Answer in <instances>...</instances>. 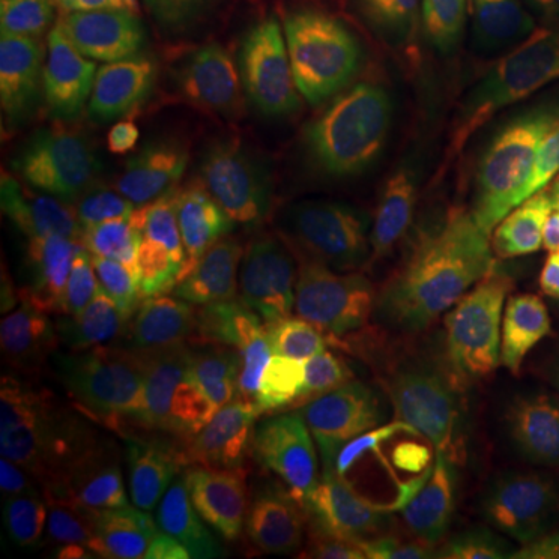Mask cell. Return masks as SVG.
<instances>
[{
	"instance_id": "obj_7",
	"label": "cell",
	"mask_w": 559,
	"mask_h": 559,
	"mask_svg": "<svg viewBox=\"0 0 559 559\" xmlns=\"http://www.w3.org/2000/svg\"><path fill=\"white\" fill-rule=\"evenodd\" d=\"M311 124L283 109L209 128L193 140L175 205L180 237L212 246L286 209L311 165Z\"/></svg>"
},
{
	"instance_id": "obj_16",
	"label": "cell",
	"mask_w": 559,
	"mask_h": 559,
	"mask_svg": "<svg viewBox=\"0 0 559 559\" xmlns=\"http://www.w3.org/2000/svg\"><path fill=\"white\" fill-rule=\"evenodd\" d=\"M485 510L479 481L448 473L401 513L367 559H476Z\"/></svg>"
},
{
	"instance_id": "obj_20",
	"label": "cell",
	"mask_w": 559,
	"mask_h": 559,
	"mask_svg": "<svg viewBox=\"0 0 559 559\" xmlns=\"http://www.w3.org/2000/svg\"><path fill=\"white\" fill-rule=\"evenodd\" d=\"M280 264L274 249L261 240L230 246L215 267V299L224 308H249L267 299L277 283Z\"/></svg>"
},
{
	"instance_id": "obj_18",
	"label": "cell",
	"mask_w": 559,
	"mask_h": 559,
	"mask_svg": "<svg viewBox=\"0 0 559 559\" xmlns=\"http://www.w3.org/2000/svg\"><path fill=\"white\" fill-rule=\"evenodd\" d=\"M423 0H289L305 35L326 57L364 62L382 53L417 20Z\"/></svg>"
},
{
	"instance_id": "obj_2",
	"label": "cell",
	"mask_w": 559,
	"mask_h": 559,
	"mask_svg": "<svg viewBox=\"0 0 559 559\" xmlns=\"http://www.w3.org/2000/svg\"><path fill=\"white\" fill-rule=\"evenodd\" d=\"M401 364L463 439L516 451L544 414V352L516 308L481 280H439L401 323Z\"/></svg>"
},
{
	"instance_id": "obj_11",
	"label": "cell",
	"mask_w": 559,
	"mask_h": 559,
	"mask_svg": "<svg viewBox=\"0 0 559 559\" xmlns=\"http://www.w3.org/2000/svg\"><path fill=\"white\" fill-rule=\"evenodd\" d=\"M352 426L373 510L360 554V559H367L401 513L429 485L454 473L473 444L444 419L404 364H382L370 377L355 380Z\"/></svg>"
},
{
	"instance_id": "obj_5",
	"label": "cell",
	"mask_w": 559,
	"mask_h": 559,
	"mask_svg": "<svg viewBox=\"0 0 559 559\" xmlns=\"http://www.w3.org/2000/svg\"><path fill=\"white\" fill-rule=\"evenodd\" d=\"M190 153V124L162 109L112 47L94 72L84 153L87 197L103 230L121 240L153 237L180 200Z\"/></svg>"
},
{
	"instance_id": "obj_22",
	"label": "cell",
	"mask_w": 559,
	"mask_h": 559,
	"mask_svg": "<svg viewBox=\"0 0 559 559\" xmlns=\"http://www.w3.org/2000/svg\"><path fill=\"white\" fill-rule=\"evenodd\" d=\"M183 522L197 559H274L271 550L249 528H242L240 522L187 513V510H183Z\"/></svg>"
},
{
	"instance_id": "obj_3",
	"label": "cell",
	"mask_w": 559,
	"mask_h": 559,
	"mask_svg": "<svg viewBox=\"0 0 559 559\" xmlns=\"http://www.w3.org/2000/svg\"><path fill=\"white\" fill-rule=\"evenodd\" d=\"M370 197L454 237L485 224V162L460 106L439 87H414L389 100L355 146Z\"/></svg>"
},
{
	"instance_id": "obj_4",
	"label": "cell",
	"mask_w": 559,
	"mask_h": 559,
	"mask_svg": "<svg viewBox=\"0 0 559 559\" xmlns=\"http://www.w3.org/2000/svg\"><path fill=\"white\" fill-rule=\"evenodd\" d=\"M116 47L150 97L178 119H252L271 112L289 87L286 53L255 16L140 25Z\"/></svg>"
},
{
	"instance_id": "obj_23",
	"label": "cell",
	"mask_w": 559,
	"mask_h": 559,
	"mask_svg": "<svg viewBox=\"0 0 559 559\" xmlns=\"http://www.w3.org/2000/svg\"><path fill=\"white\" fill-rule=\"evenodd\" d=\"M138 559H197L190 535H187L183 507L168 491L156 500V507L146 520Z\"/></svg>"
},
{
	"instance_id": "obj_1",
	"label": "cell",
	"mask_w": 559,
	"mask_h": 559,
	"mask_svg": "<svg viewBox=\"0 0 559 559\" xmlns=\"http://www.w3.org/2000/svg\"><path fill=\"white\" fill-rule=\"evenodd\" d=\"M22 336L62 377L150 407L193 367L202 320L165 271L100 255L75 261L40 293Z\"/></svg>"
},
{
	"instance_id": "obj_6",
	"label": "cell",
	"mask_w": 559,
	"mask_h": 559,
	"mask_svg": "<svg viewBox=\"0 0 559 559\" xmlns=\"http://www.w3.org/2000/svg\"><path fill=\"white\" fill-rule=\"evenodd\" d=\"M0 404L7 429L57 479L97 469H121L159 485L165 479V454L150 414L103 389L62 380L60 370L10 345L0 358Z\"/></svg>"
},
{
	"instance_id": "obj_19",
	"label": "cell",
	"mask_w": 559,
	"mask_h": 559,
	"mask_svg": "<svg viewBox=\"0 0 559 559\" xmlns=\"http://www.w3.org/2000/svg\"><path fill=\"white\" fill-rule=\"evenodd\" d=\"M364 528L314 481L280 473L277 559H360Z\"/></svg>"
},
{
	"instance_id": "obj_13",
	"label": "cell",
	"mask_w": 559,
	"mask_h": 559,
	"mask_svg": "<svg viewBox=\"0 0 559 559\" xmlns=\"http://www.w3.org/2000/svg\"><path fill=\"white\" fill-rule=\"evenodd\" d=\"M162 495L159 481L121 469L57 479V559H138L146 520Z\"/></svg>"
},
{
	"instance_id": "obj_10",
	"label": "cell",
	"mask_w": 559,
	"mask_h": 559,
	"mask_svg": "<svg viewBox=\"0 0 559 559\" xmlns=\"http://www.w3.org/2000/svg\"><path fill=\"white\" fill-rule=\"evenodd\" d=\"M377 330V305L340 283H311L264 311L230 377L271 411L283 414L352 380Z\"/></svg>"
},
{
	"instance_id": "obj_9",
	"label": "cell",
	"mask_w": 559,
	"mask_h": 559,
	"mask_svg": "<svg viewBox=\"0 0 559 559\" xmlns=\"http://www.w3.org/2000/svg\"><path fill=\"white\" fill-rule=\"evenodd\" d=\"M479 146L500 205L535 234H559V50L547 35L522 40L491 69Z\"/></svg>"
},
{
	"instance_id": "obj_24",
	"label": "cell",
	"mask_w": 559,
	"mask_h": 559,
	"mask_svg": "<svg viewBox=\"0 0 559 559\" xmlns=\"http://www.w3.org/2000/svg\"><path fill=\"white\" fill-rule=\"evenodd\" d=\"M249 7H252V16L264 25H277V7H274V0H249Z\"/></svg>"
},
{
	"instance_id": "obj_21",
	"label": "cell",
	"mask_w": 559,
	"mask_h": 559,
	"mask_svg": "<svg viewBox=\"0 0 559 559\" xmlns=\"http://www.w3.org/2000/svg\"><path fill=\"white\" fill-rule=\"evenodd\" d=\"M124 28L190 20H240L252 16L249 0H112Z\"/></svg>"
},
{
	"instance_id": "obj_15",
	"label": "cell",
	"mask_w": 559,
	"mask_h": 559,
	"mask_svg": "<svg viewBox=\"0 0 559 559\" xmlns=\"http://www.w3.org/2000/svg\"><path fill=\"white\" fill-rule=\"evenodd\" d=\"M150 426L159 451L168 457L237 436H259L274 417L240 382L215 373L187 370L150 404Z\"/></svg>"
},
{
	"instance_id": "obj_17",
	"label": "cell",
	"mask_w": 559,
	"mask_h": 559,
	"mask_svg": "<svg viewBox=\"0 0 559 559\" xmlns=\"http://www.w3.org/2000/svg\"><path fill=\"white\" fill-rule=\"evenodd\" d=\"M476 559H559V479L522 469L488 498Z\"/></svg>"
},
{
	"instance_id": "obj_12",
	"label": "cell",
	"mask_w": 559,
	"mask_h": 559,
	"mask_svg": "<svg viewBox=\"0 0 559 559\" xmlns=\"http://www.w3.org/2000/svg\"><path fill=\"white\" fill-rule=\"evenodd\" d=\"M165 491L187 513L240 522L277 559L280 463L259 436H237L165 460Z\"/></svg>"
},
{
	"instance_id": "obj_14",
	"label": "cell",
	"mask_w": 559,
	"mask_h": 559,
	"mask_svg": "<svg viewBox=\"0 0 559 559\" xmlns=\"http://www.w3.org/2000/svg\"><path fill=\"white\" fill-rule=\"evenodd\" d=\"M112 0H0L3 66L79 75L109 38Z\"/></svg>"
},
{
	"instance_id": "obj_8",
	"label": "cell",
	"mask_w": 559,
	"mask_h": 559,
	"mask_svg": "<svg viewBox=\"0 0 559 559\" xmlns=\"http://www.w3.org/2000/svg\"><path fill=\"white\" fill-rule=\"evenodd\" d=\"M87 103L75 75L3 66L0 205L16 240H44L69 212L87 153Z\"/></svg>"
}]
</instances>
